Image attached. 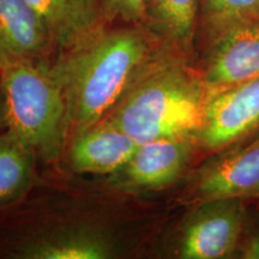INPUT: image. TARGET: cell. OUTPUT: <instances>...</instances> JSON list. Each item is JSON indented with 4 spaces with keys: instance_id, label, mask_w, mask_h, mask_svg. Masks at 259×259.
<instances>
[{
    "instance_id": "1",
    "label": "cell",
    "mask_w": 259,
    "mask_h": 259,
    "mask_svg": "<svg viewBox=\"0 0 259 259\" xmlns=\"http://www.w3.org/2000/svg\"><path fill=\"white\" fill-rule=\"evenodd\" d=\"M162 44L142 24L105 28L52 65L66 101L70 137L105 119Z\"/></svg>"
},
{
    "instance_id": "2",
    "label": "cell",
    "mask_w": 259,
    "mask_h": 259,
    "mask_svg": "<svg viewBox=\"0 0 259 259\" xmlns=\"http://www.w3.org/2000/svg\"><path fill=\"white\" fill-rule=\"evenodd\" d=\"M208 97L209 90L198 69L191 60L162 45L105 119L138 144L197 137Z\"/></svg>"
},
{
    "instance_id": "3",
    "label": "cell",
    "mask_w": 259,
    "mask_h": 259,
    "mask_svg": "<svg viewBox=\"0 0 259 259\" xmlns=\"http://www.w3.org/2000/svg\"><path fill=\"white\" fill-rule=\"evenodd\" d=\"M6 127L36 157L54 162L70 138L66 101L48 61H19L0 67Z\"/></svg>"
},
{
    "instance_id": "4",
    "label": "cell",
    "mask_w": 259,
    "mask_h": 259,
    "mask_svg": "<svg viewBox=\"0 0 259 259\" xmlns=\"http://www.w3.org/2000/svg\"><path fill=\"white\" fill-rule=\"evenodd\" d=\"M190 206V211L171 236V257L236 258L239 245L251 222L248 202L238 198L211 199Z\"/></svg>"
},
{
    "instance_id": "5",
    "label": "cell",
    "mask_w": 259,
    "mask_h": 259,
    "mask_svg": "<svg viewBox=\"0 0 259 259\" xmlns=\"http://www.w3.org/2000/svg\"><path fill=\"white\" fill-rule=\"evenodd\" d=\"M225 198L259 200V134L208 155L186 176L184 204Z\"/></svg>"
},
{
    "instance_id": "6",
    "label": "cell",
    "mask_w": 259,
    "mask_h": 259,
    "mask_svg": "<svg viewBox=\"0 0 259 259\" xmlns=\"http://www.w3.org/2000/svg\"><path fill=\"white\" fill-rule=\"evenodd\" d=\"M198 153L202 151L194 136L142 143L127 163L109 176L108 183L130 193L163 191L186 178Z\"/></svg>"
},
{
    "instance_id": "7",
    "label": "cell",
    "mask_w": 259,
    "mask_h": 259,
    "mask_svg": "<svg viewBox=\"0 0 259 259\" xmlns=\"http://www.w3.org/2000/svg\"><path fill=\"white\" fill-rule=\"evenodd\" d=\"M259 134V78L209 94L198 143L206 155Z\"/></svg>"
},
{
    "instance_id": "8",
    "label": "cell",
    "mask_w": 259,
    "mask_h": 259,
    "mask_svg": "<svg viewBox=\"0 0 259 259\" xmlns=\"http://www.w3.org/2000/svg\"><path fill=\"white\" fill-rule=\"evenodd\" d=\"M198 71L209 94L259 78V27L254 21L228 29L204 48Z\"/></svg>"
},
{
    "instance_id": "9",
    "label": "cell",
    "mask_w": 259,
    "mask_h": 259,
    "mask_svg": "<svg viewBox=\"0 0 259 259\" xmlns=\"http://www.w3.org/2000/svg\"><path fill=\"white\" fill-rule=\"evenodd\" d=\"M138 145L131 136L103 119L71 137L67 157L77 173L111 176L127 163Z\"/></svg>"
},
{
    "instance_id": "10",
    "label": "cell",
    "mask_w": 259,
    "mask_h": 259,
    "mask_svg": "<svg viewBox=\"0 0 259 259\" xmlns=\"http://www.w3.org/2000/svg\"><path fill=\"white\" fill-rule=\"evenodd\" d=\"M54 46L28 0H0V67L47 61Z\"/></svg>"
},
{
    "instance_id": "11",
    "label": "cell",
    "mask_w": 259,
    "mask_h": 259,
    "mask_svg": "<svg viewBox=\"0 0 259 259\" xmlns=\"http://www.w3.org/2000/svg\"><path fill=\"white\" fill-rule=\"evenodd\" d=\"M8 253L25 259H106L114 257L116 244L100 229L69 227L14 245Z\"/></svg>"
},
{
    "instance_id": "12",
    "label": "cell",
    "mask_w": 259,
    "mask_h": 259,
    "mask_svg": "<svg viewBox=\"0 0 259 259\" xmlns=\"http://www.w3.org/2000/svg\"><path fill=\"white\" fill-rule=\"evenodd\" d=\"M54 47L69 51L103 29L101 0H28Z\"/></svg>"
},
{
    "instance_id": "13",
    "label": "cell",
    "mask_w": 259,
    "mask_h": 259,
    "mask_svg": "<svg viewBox=\"0 0 259 259\" xmlns=\"http://www.w3.org/2000/svg\"><path fill=\"white\" fill-rule=\"evenodd\" d=\"M200 0H147L143 25L163 46L192 60Z\"/></svg>"
},
{
    "instance_id": "14",
    "label": "cell",
    "mask_w": 259,
    "mask_h": 259,
    "mask_svg": "<svg viewBox=\"0 0 259 259\" xmlns=\"http://www.w3.org/2000/svg\"><path fill=\"white\" fill-rule=\"evenodd\" d=\"M36 155L11 130L0 135V209L22 199L34 181Z\"/></svg>"
},
{
    "instance_id": "15",
    "label": "cell",
    "mask_w": 259,
    "mask_h": 259,
    "mask_svg": "<svg viewBox=\"0 0 259 259\" xmlns=\"http://www.w3.org/2000/svg\"><path fill=\"white\" fill-rule=\"evenodd\" d=\"M259 0H200L198 36L204 48L242 22L254 21Z\"/></svg>"
},
{
    "instance_id": "16",
    "label": "cell",
    "mask_w": 259,
    "mask_h": 259,
    "mask_svg": "<svg viewBox=\"0 0 259 259\" xmlns=\"http://www.w3.org/2000/svg\"><path fill=\"white\" fill-rule=\"evenodd\" d=\"M101 3L106 21L143 25L147 0H101Z\"/></svg>"
},
{
    "instance_id": "17",
    "label": "cell",
    "mask_w": 259,
    "mask_h": 259,
    "mask_svg": "<svg viewBox=\"0 0 259 259\" xmlns=\"http://www.w3.org/2000/svg\"><path fill=\"white\" fill-rule=\"evenodd\" d=\"M236 258L240 259H259V227L252 221L246 229L239 245Z\"/></svg>"
},
{
    "instance_id": "18",
    "label": "cell",
    "mask_w": 259,
    "mask_h": 259,
    "mask_svg": "<svg viewBox=\"0 0 259 259\" xmlns=\"http://www.w3.org/2000/svg\"><path fill=\"white\" fill-rule=\"evenodd\" d=\"M0 126H6L5 105H4V96H3L2 87H0Z\"/></svg>"
},
{
    "instance_id": "19",
    "label": "cell",
    "mask_w": 259,
    "mask_h": 259,
    "mask_svg": "<svg viewBox=\"0 0 259 259\" xmlns=\"http://www.w3.org/2000/svg\"><path fill=\"white\" fill-rule=\"evenodd\" d=\"M254 22H255V23H257V25H258V27H259V15L257 16V17H255V19H254Z\"/></svg>"
}]
</instances>
